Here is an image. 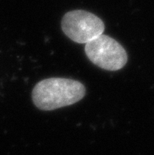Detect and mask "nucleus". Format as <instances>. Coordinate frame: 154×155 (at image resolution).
Masks as SVG:
<instances>
[{
    "instance_id": "obj_2",
    "label": "nucleus",
    "mask_w": 154,
    "mask_h": 155,
    "mask_svg": "<svg viewBox=\"0 0 154 155\" xmlns=\"http://www.w3.org/2000/svg\"><path fill=\"white\" fill-rule=\"evenodd\" d=\"M85 54L94 65L108 71H117L127 63L124 47L108 35H100L85 44Z\"/></svg>"
},
{
    "instance_id": "obj_3",
    "label": "nucleus",
    "mask_w": 154,
    "mask_h": 155,
    "mask_svg": "<svg viewBox=\"0 0 154 155\" xmlns=\"http://www.w3.org/2000/svg\"><path fill=\"white\" fill-rule=\"evenodd\" d=\"M61 28L64 34L72 41L86 44L102 35L105 25L93 13L85 10H72L65 13L62 17Z\"/></svg>"
},
{
    "instance_id": "obj_1",
    "label": "nucleus",
    "mask_w": 154,
    "mask_h": 155,
    "mask_svg": "<svg viewBox=\"0 0 154 155\" xmlns=\"http://www.w3.org/2000/svg\"><path fill=\"white\" fill-rule=\"evenodd\" d=\"M81 82L69 78L51 77L39 81L32 90V101L38 109L55 110L77 103L85 96Z\"/></svg>"
}]
</instances>
